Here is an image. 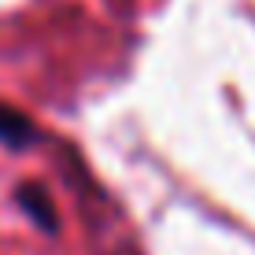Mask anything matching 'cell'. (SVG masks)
<instances>
[{"mask_svg": "<svg viewBox=\"0 0 255 255\" xmlns=\"http://www.w3.org/2000/svg\"><path fill=\"white\" fill-rule=\"evenodd\" d=\"M33 140H37V126H33L22 111H15L11 104L0 100V144L22 152V148H30Z\"/></svg>", "mask_w": 255, "mask_h": 255, "instance_id": "7a4b0ae2", "label": "cell"}, {"mask_svg": "<svg viewBox=\"0 0 255 255\" xmlns=\"http://www.w3.org/2000/svg\"><path fill=\"white\" fill-rule=\"evenodd\" d=\"M122 255H133V252H122Z\"/></svg>", "mask_w": 255, "mask_h": 255, "instance_id": "3957f363", "label": "cell"}, {"mask_svg": "<svg viewBox=\"0 0 255 255\" xmlns=\"http://www.w3.org/2000/svg\"><path fill=\"white\" fill-rule=\"evenodd\" d=\"M15 200H19V207L37 222V230H45V233H56L59 230L56 204H52V196H48L45 185H37V181H22V185L15 189Z\"/></svg>", "mask_w": 255, "mask_h": 255, "instance_id": "6da1fadb", "label": "cell"}]
</instances>
